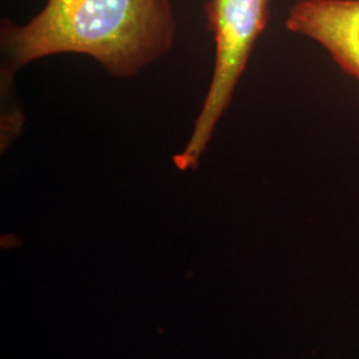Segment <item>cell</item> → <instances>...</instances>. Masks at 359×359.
Instances as JSON below:
<instances>
[{
	"label": "cell",
	"instance_id": "6da1fadb",
	"mask_svg": "<svg viewBox=\"0 0 359 359\" xmlns=\"http://www.w3.org/2000/svg\"><path fill=\"white\" fill-rule=\"evenodd\" d=\"M170 0H47L26 25L1 20V74L35 60L81 53L120 79L136 76L173 47Z\"/></svg>",
	"mask_w": 359,
	"mask_h": 359
},
{
	"label": "cell",
	"instance_id": "7a4b0ae2",
	"mask_svg": "<svg viewBox=\"0 0 359 359\" xmlns=\"http://www.w3.org/2000/svg\"><path fill=\"white\" fill-rule=\"evenodd\" d=\"M205 15L216 43L215 68L191 139L173 157L180 170L198 167L219 118L231 104L257 39L269 22L270 0H209Z\"/></svg>",
	"mask_w": 359,
	"mask_h": 359
},
{
	"label": "cell",
	"instance_id": "3957f363",
	"mask_svg": "<svg viewBox=\"0 0 359 359\" xmlns=\"http://www.w3.org/2000/svg\"><path fill=\"white\" fill-rule=\"evenodd\" d=\"M286 28L318 43L359 81V0H298L289 10Z\"/></svg>",
	"mask_w": 359,
	"mask_h": 359
},
{
	"label": "cell",
	"instance_id": "277c9868",
	"mask_svg": "<svg viewBox=\"0 0 359 359\" xmlns=\"http://www.w3.org/2000/svg\"><path fill=\"white\" fill-rule=\"evenodd\" d=\"M13 77L1 74V152L20 135L25 116L13 92Z\"/></svg>",
	"mask_w": 359,
	"mask_h": 359
}]
</instances>
